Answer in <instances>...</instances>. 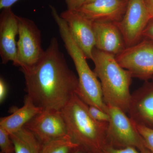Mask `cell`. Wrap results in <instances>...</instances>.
<instances>
[{"mask_svg": "<svg viewBox=\"0 0 153 153\" xmlns=\"http://www.w3.org/2000/svg\"><path fill=\"white\" fill-rule=\"evenodd\" d=\"M79 146L68 136L42 144V153H71Z\"/></svg>", "mask_w": 153, "mask_h": 153, "instance_id": "17", "label": "cell"}, {"mask_svg": "<svg viewBox=\"0 0 153 153\" xmlns=\"http://www.w3.org/2000/svg\"><path fill=\"white\" fill-rule=\"evenodd\" d=\"M68 134L74 141L88 151L102 152L107 144L108 123L97 121L91 116L88 105L75 94L61 110Z\"/></svg>", "mask_w": 153, "mask_h": 153, "instance_id": "3", "label": "cell"}, {"mask_svg": "<svg viewBox=\"0 0 153 153\" xmlns=\"http://www.w3.org/2000/svg\"><path fill=\"white\" fill-rule=\"evenodd\" d=\"M152 18L144 0H128L124 16L117 23L126 48L133 46L142 40L143 32Z\"/></svg>", "mask_w": 153, "mask_h": 153, "instance_id": "8", "label": "cell"}, {"mask_svg": "<svg viewBox=\"0 0 153 153\" xmlns=\"http://www.w3.org/2000/svg\"><path fill=\"white\" fill-rule=\"evenodd\" d=\"M87 153H103L101 152H94V151H88Z\"/></svg>", "mask_w": 153, "mask_h": 153, "instance_id": "29", "label": "cell"}, {"mask_svg": "<svg viewBox=\"0 0 153 153\" xmlns=\"http://www.w3.org/2000/svg\"><path fill=\"white\" fill-rule=\"evenodd\" d=\"M18 33L17 16L14 14L11 7L2 10L0 15V55L3 64L11 61L16 66V37Z\"/></svg>", "mask_w": 153, "mask_h": 153, "instance_id": "11", "label": "cell"}, {"mask_svg": "<svg viewBox=\"0 0 153 153\" xmlns=\"http://www.w3.org/2000/svg\"><path fill=\"white\" fill-rule=\"evenodd\" d=\"M8 93L7 86L2 78L0 79V103L1 104L5 100Z\"/></svg>", "mask_w": 153, "mask_h": 153, "instance_id": "24", "label": "cell"}, {"mask_svg": "<svg viewBox=\"0 0 153 153\" xmlns=\"http://www.w3.org/2000/svg\"><path fill=\"white\" fill-rule=\"evenodd\" d=\"M147 150L145 151H140L137 148L131 146L117 148L107 144L102 152L103 153H147Z\"/></svg>", "mask_w": 153, "mask_h": 153, "instance_id": "21", "label": "cell"}, {"mask_svg": "<svg viewBox=\"0 0 153 153\" xmlns=\"http://www.w3.org/2000/svg\"><path fill=\"white\" fill-rule=\"evenodd\" d=\"M19 0H0V9H4L11 7L12 6L16 3Z\"/></svg>", "mask_w": 153, "mask_h": 153, "instance_id": "25", "label": "cell"}, {"mask_svg": "<svg viewBox=\"0 0 153 153\" xmlns=\"http://www.w3.org/2000/svg\"><path fill=\"white\" fill-rule=\"evenodd\" d=\"M128 2V0H95L77 11L93 22L117 23L123 18Z\"/></svg>", "mask_w": 153, "mask_h": 153, "instance_id": "12", "label": "cell"}, {"mask_svg": "<svg viewBox=\"0 0 153 153\" xmlns=\"http://www.w3.org/2000/svg\"><path fill=\"white\" fill-rule=\"evenodd\" d=\"M3 153L1 152V153Z\"/></svg>", "mask_w": 153, "mask_h": 153, "instance_id": "32", "label": "cell"}, {"mask_svg": "<svg viewBox=\"0 0 153 153\" xmlns=\"http://www.w3.org/2000/svg\"><path fill=\"white\" fill-rule=\"evenodd\" d=\"M0 148L1 152L15 153V147L10 134L0 127Z\"/></svg>", "mask_w": 153, "mask_h": 153, "instance_id": "18", "label": "cell"}, {"mask_svg": "<svg viewBox=\"0 0 153 153\" xmlns=\"http://www.w3.org/2000/svg\"><path fill=\"white\" fill-rule=\"evenodd\" d=\"M60 16L66 22L71 36L86 58L91 60L95 46L93 21L77 11L67 10Z\"/></svg>", "mask_w": 153, "mask_h": 153, "instance_id": "10", "label": "cell"}, {"mask_svg": "<svg viewBox=\"0 0 153 153\" xmlns=\"http://www.w3.org/2000/svg\"><path fill=\"white\" fill-rule=\"evenodd\" d=\"M67 10L77 11L85 4V0H64Z\"/></svg>", "mask_w": 153, "mask_h": 153, "instance_id": "23", "label": "cell"}, {"mask_svg": "<svg viewBox=\"0 0 153 153\" xmlns=\"http://www.w3.org/2000/svg\"><path fill=\"white\" fill-rule=\"evenodd\" d=\"M145 4L152 18H153V0H144Z\"/></svg>", "mask_w": 153, "mask_h": 153, "instance_id": "26", "label": "cell"}, {"mask_svg": "<svg viewBox=\"0 0 153 153\" xmlns=\"http://www.w3.org/2000/svg\"><path fill=\"white\" fill-rule=\"evenodd\" d=\"M142 39L150 41L153 44V18L150 19L145 28L143 33Z\"/></svg>", "mask_w": 153, "mask_h": 153, "instance_id": "22", "label": "cell"}, {"mask_svg": "<svg viewBox=\"0 0 153 153\" xmlns=\"http://www.w3.org/2000/svg\"><path fill=\"white\" fill-rule=\"evenodd\" d=\"M91 60L94 64V71L101 84L105 104L128 113L131 97L130 86L133 77L130 72L119 64L115 56L95 47Z\"/></svg>", "mask_w": 153, "mask_h": 153, "instance_id": "2", "label": "cell"}, {"mask_svg": "<svg viewBox=\"0 0 153 153\" xmlns=\"http://www.w3.org/2000/svg\"><path fill=\"white\" fill-rule=\"evenodd\" d=\"M71 153H87V151L85 148L79 146Z\"/></svg>", "mask_w": 153, "mask_h": 153, "instance_id": "27", "label": "cell"}, {"mask_svg": "<svg viewBox=\"0 0 153 153\" xmlns=\"http://www.w3.org/2000/svg\"><path fill=\"white\" fill-rule=\"evenodd\" d=\"M152 82H153V77L152 78Z\"/></svg>", "mask_w": 153, "mask_h": 153, "instance_id": "31", "label": "cell"}, {"mask_svg": "<svg viewBox=\"0 0 153 153\" xmlns=\"http://www.w3.org/2000/svg\"><path fill=\"white\" fill-rule=\"evenodd\" d=\"M19 38L17 42V66H33L39 60L44 51L41 47V31L35 22L17 16Z\"/></svg>", "mask_w": 153, "mask_h": 153, "instance_id": "6", "label": "cell"}, {"mask_svg": "<svg viewBox=\"0 0 153 153\" xmlns=\"http://www.w3.org/2000/svg\"><path fill=\"white\" fill-rule=\"evenodd\" d=\"M147 153H152V152H151L149 150H147Z\"/></svg>", "mask_w": 153, "mask_h": 153, "instance_id": "30", "label": "cell"}, {"mask_svg": "<svg viewBox=\"0 0 153 153\" xmlns=\"http://www.w3.org/2000/svg\"><path fill=\"white\" fill-rule=\"evenodd\" d=\"M95 0H85V4H89V3L92 2Z\"/></svg>", "mask_w": 153, "mask_h": 153, "instance_id": "28", "label": "cell"}, {"mask_svg": "<svg viewBox=\"0 0 153 153\" xmlns=\"http://www.w3.org/2000/svg\"><path fill=\"white\" fill-rule=\"evenodd\" d=\"M10 135L13 143L15 153H42V144L25 127Z\"/></svg>", "mask_w": 153, "mask_h": 153, "instance_id": "16", "label": "cell"}, {"mask_svg": "<svg viewBox=\"0 0 153 153\" xmlns=\"http://www.w3.org/2000/svg\"><path fill=\"white\" fill-rule=\"evenodd\" d=\"M25 127L32 132L42 144L69 136L61 111L43 110Z\"/></svg>", "mask_w": 153, "mask_h": 153, "instance_id": "9", "label": "cell"}, {"mask_svg": "<svg viewBox=\"0 0 153 153\" xmlns=\"http://www.w3.org/2000/svg\"><path fill=\"white\" fill-rule=\"evenodd\" d=\"M134 123L153 128V82H146L131 94L128 112Z\"/></svg>", "mask_w": 153, "mask_h": 153, "instance_id": "13", "label": "cell"}, {"mask_svg": "<svg viewBox=\"0 0 153 153\" xmlns=\"http://www.w3.org/2000/svg\"><path fill=\"white\" fill-rule=\"evenodd\" d=\"M123 68L133 77L147 80L153 77V44L142 39L139 43L126 48L115 56Z\"/></svg>", "mask_w": 153, "mask_h": 153, "instance_id": "7", "label": "cell"}, {"mask_svg": "<svg viewBox=\"0 0 153 153\" xmlns=\"http://www.w3.org/2000/svg\"><path fill=\"white\" fill-rule=\"evenodd\" d=\"M43 110L36 106L26 95L23 107L13 108L12 114L1 118L0 127L10 134L16 132L24 127L26 124Z\"/></svg>", "mask_w": 153, "mask_h": 153, "instance_id": "15", "label": "cell"}, {"mask_svg": "<svg viewBox=\"0 0 153 153\" xmlns=\"http://www.w3.org/2000/svg\"><path fill=\"white\" fill-rule=\"evenodd\" d=\"M50 9L65 48L77 71L79 88L76 94L88 105L96 107L107 112L108 106L103 100L100 81L94 71L91 69L86 61L87 58L71 36L66 22L55 7L51 6Z\"/></svg>", "mask_w": 153, "mask_h": 153, "instance_id": "4", "label": "cell"}, {"mask_svg": "<svg viewBox=\"0 0 153 153\" xmlns=\"http://www.w3.org/2000/svg\"><path fill=\"white\" fill-rule=\"evenodd\" d=\"M107 106L110 116L106 131L107 144L117 148L131 146L141 151L148 149L131 119L119 108Z\"/></svg>", "mask_w": 153, "mask_h": 153, "instance_id": "5", "label": "cell"}, {"mask_svg": "<svg viewBox=\"0 0 153 153\" xmlns=\"http://www.w3.org/2000/svg\"><path fill=\"white\" fill-rule=\"evenodd\" d=\"M88 109L91 116L97 121L105 123L109 122L110 116L107 112L91 105H88Z\"/></svg>", "mask_w": 153, "mask_h": 153, "instance_id": "20", "label": "cell"}, {"mask_svg": "<svg viewBox=\"0 0 153 153\" xmlns=\"http://www.w3.org/2000/svg\"><path fill=\"white\" fill-rule=\"evenodd\" d=\"M134 123L144 141L146 147L148 150L153 153V128L134 122Z\"/></svg>", "mask_w": 153, "mask_h": 153, "instance_id": "19", "label": "cell"}, {"mask_svg": "<svg viewBox=\"0 0 153 153\" xmlns=\"http://www.w3.org/2000/svg\"><path fill=\"white\" fill-rule=\"evenodd\" d=\"M97 49L117 56L126 48L122 34L117 23L93 22Z\"/></svg>", "mask_w": 153, "mask_h": 153, "instance_id": "14", "label": "cell"}, {"mask_svg": "<svg viewBox=\"0 0 153 153\" xmlns=\"http://www.w3.org/2000/svg\"><path fill=\"white\" fill-rule=\"evenodd\" d=\"M20 68L25 76L27 97L43 110L61 111L77 93L78 77L68 67L55 37L36 64Z\"/></svg>", "mask_w": 153, "mask_h": 153, "instance_id": "1", "label": "cell"}]
</instances>
